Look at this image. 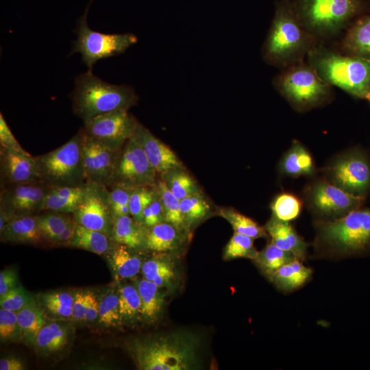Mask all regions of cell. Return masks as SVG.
<instances>
[{"label":"cell","instance_id":"6","mask_svg":"<svg viewBox=\"0 0 370 370\" xmlns=\"http://www.w3.org/2000/svg\"><path fill=\"white\" fill-rule=\"evenodd\" d=\"M72 100L73 112L85 123L110 112L129 110L138 97L130 86L109 84L87 71L77 77Z\"/></svg>","mask_w":370,"mask_h":370},{"label":"cell","instance_id":"22","mask_svg":"<svg viewBox=\"0 0 370 370\" xmlns=\"http://www.w3.org/2000/svg\"><path fill=\"white\" fill-rule=\"evenodd\" d=\"M278 171L280 174L293 178L312 177L317 172L311 153L297 140L293 141L290 148L282 156Z\"/></svg>","mask_w":370,"mask_h":370},{"label":"cell","instance_id":"48","mask_svg":"<svg viewBox=\"0 0 370 370\" xmlns=\"http://www.w3.org/2000/svg\"><path fill=\"white\" fill-rule=\"evenodd\" d=\"M164 221H165L164 208L155 185L153 199L143 212V224L146 227H151Z\"/></svg>","mask_w":370,"mask_h":370},{"label":"cell","instance_id":"15","mask_svg":"<svg viewBox=\"0 0 370 370\" xmlns=\"http://www.w3.org/2000/svg\"><path fill=\"white\" fill-rule=\"evenodd\" d=\"M49 188L41 181L1 186L0 211L12 218L38 214Z\"/></svg>","mask_w":370,"mask_h":370},{"label":"cell","instance_id":"14","mask_svg":"<svg viewBox=\"0 0 370 370\" xmlns=\"http://www.w3.org/2000/svg\"><path fill=\"white\" fill-rule=\"evenodd\" d=\"M139 122L128 110H115L84 123V131L90 138L119 151L134 134Z\"/></svg>","mask_w":370,"mask_h":370},{"label":"cell","instance_id":"30","mask_svg":"<svg viewBox=\"0 0 370 370\" xmlns=\"http://www.w3.org/2000/svg\"><path fill=\"white\" fill-rule=\"evenodd\" d=\"M141 273L143 278L163 288L172 284L175 278V267L169 254L163 253L145 260Z\"/></svg>","mask_w":370,"mask_h":370},{"label":"cell","instance_id":"3","mask_svg":"<svg viewBox=\"0 0 370 370\" xmlns=\"http://www.w3.org/2000/svg\"><path fill=\"white\" fill-rule=\"evenodd\" d=\"M314 227V246L323 257L370 256V208H358L332 221L317 219Z\"/></svg>","mask_w":370,"mask_h":370},{"label":"cell","instance_id":"5","mask_svg":"<svg viewBox=\"0 0 370 370\" xmlns=\"http://www.w3.org/2000/svg\"><path fill=\"white\" fill-rule=\"evenodd\" d=\"M292 5L302 26L321 42L345 32L368 11L364 0H296Z\"/></svg>","mask_w":370,"mask_h":370},{"label":"cell","instance_id":"41","mask_svg":"<svg viewBox=\"0 0 370 370\" xmlns=\"http://www.w3.org/2000/svg\"><path fill=\"white\" fill-rule=\"evenodd\" d=\"M98 300V323L108 328L121 325L118 291L113 288L108 290Z\"/></svg>","mask_w":370,"mask_h":370},{"label":"cell","instance_id":"25","mask_svg":"<svg viewBox=\"0 0 370 370\" xmlns=\"http://www.w3.org/2000/svg\"><path fill=\"white\" fill-rule=\"evenodd\" d=\"M147 227L130 215L114 218L112 240L136 251L145 249Z\"/></svg>","mask_w":370,"mask_h":370},{"label":"cell","instance_id":"54","mask_svg":"<svg viewBox=\"0 0 370 370\" xmlns=\"http://www.w3.org/2000/svg\"><path fill=\"white\" fill-rule=\"evenodd\" d=\"M25 368L23 362L16 357L10 356L0 360L1 370H23Z\"/></svg>","mask_w":370,"mask_h":370},{"label":"cell","instance_id":"36","mask_svg":"<svg viewBox=\"0 0 370 370\" xmlns=\"http://www.w3.org/2000/svg\"><path fill=\"white\" fill-rule=\"evenodd\" d=\"M217 212L231 225L234 232L254 239L269 236L264 227L234 208H220Z\"/></svg>","mask_w":370,"mask_h":370},{"label":"cell","instance_id":"28","mask_svg":"<svg viewBox=\"0 0 370 370\" xmlns=\"http://www.w3.org/2000/svg\"><path fill=\"white\" fill-rule=\"evenodd\" d=\"M114 244L112 238L106 234L77 223L74 236L66 246L103 255L108 254Z\"/></svg>","mask_w":370,"mask_h":370},{"label":"cell","instance_id":"40","mask_svg":"<svg viewBox=\"0 0 370 370\" xmlns=\"http://www.w3.org/2000/svg\"><path fill=\"white\" fill-rule=\"evenodd\" d=\"M37 214L40 230L45 241L52 242L73 219L72 214L43 211Z\"/></svg>","mask_w":370,"mask_h":370},{"label":"cell","instance_id":"39","mask_svg":"<svg viewBox=\"0 0 370 370\" xmlns=\"http://www.w3.org/2000/svg\"><path fill=\"white\" fill-rule=\"evenodd\" d=\"M156 188L160 195L164 208L165 221L171 223L179 230L188 232L180 209V200L167 188L161 180H157Z\"/></svg>","mask_w":370,"mask_h":370},{"label":"cell","instance_id":"8","mask_svg":"<svg viewBox=\"0 0 370 370\" xmlns=\"http://www.w3.org/2000/svg\"><path fill=\"white\" fill-rule=\"evenodd\" d=\"M81 128L66 143L43 155L34 156L41 182L50 187L80 186L86 184Z\"/></svg>","mask_w":370,"mask_h":370},{"label":"cell","instance_id":"33","mask_svg":"<svg viewBox=\"0 0 370 370\" xmlns=\"http://www.w3.org/2000/svg\"><path fill=\"white\" fill-rule=\"evenodd\" d=\"M16 314L21 340L32 345L36 335L46 323L45 314L34 299Z\"/></svg>","mask_w":370,"mask_h":370},{"label":"cell","instance_id":"52","mask_svg":"<svg viewBox=\"0 0 370 370\" xmlns=\"http://www.w3.org/2000/svg\"><path fill=\"white\" fill-rule=\"evenodd\" d=\"M86 304L85 309L84 321L85 323H92L97 320L99 313V300L95 294L90 291H86Z\"/></svg>","mask_w":370,"mask_h":370},{"label":"cell","instance_id":"1","mask_svg":"<svg viewBox=\"0 0 370 370\" xmlns=\"http://www.w3.org/2000/svg\"><path fill=\"white\" fill-rule=\"evenodd\" d=\"M323 42L299 21L290 0L276 3L274 16L261 49L268 64L281 70L305 60L308 52Z\"/></svg>","mask_w":370,"mask_h":370},{"label":"cell","instance_id":"18","mask_svg":"<svg viewBox=\"0 0 370 370\" xmlns=\"http://www.w3.org/2000/svg\"><path fill=\"white\" fill-rule=\"evenodd\" d=\"M133 137L143 148L157 173L184 166L175 152L141 123H138Z\"/></svg>","mask_w":370,"mask_h":370},{"label":"cell","instance_id":"19","mask_svg":"<svg viewBox=\"0 0 370 370\" xmlns=\"http://www.w3.org/2000/svg\"><path fill=\"white\" fill-rule=\"evenodd\" d=\"M271 242L278 247L291 252L301 261L306 258L308 244L297 232L290 222L271 216L264 225Z\"/></svg>","mask_w":370,"mask_h":370},{"label":"cell","instance_id":"20","mask_svg":"<svg viewBox=\"0 0 370 370\" xmlns=\"http://www.w3.org/2000/svg\"><path fill=\"white\" fill-rule=\"evenodd\" d=\"M146 227L145 249L160 254H170L179 250L188 236L166 221Z\"/></svg>","mask_w":370,"mask_h":370},{"label":"cell","instance_id":"24","mask_svg":"<svg viewBox=\"0 0 370 370\" xmlns=\"http://www.w3.org/2000/svg\"><path fill=\"white\" fill-rule=\"evenodd\" d=\"M1 241L37 244L45 241L38 227L37 214L15 217L0 232Z\"/></svg>","mask_w":370,"mask_h":370},{"label":"cell","instance_id":"2","mask_svg":"<svg viewBox=\"0 0 370 370\" xmlns=\"http://www.w3.org/2000/svg\"><path fill=\"white\" fill-rule=\"evenodd\" d=\"M199 347L194 334L175 331L135 339L128 351L140 370H189L197 366Z\"/></svg>","mask_w":370,"mask_h":370},{"label":"cell","instance_id":"43","mask_svg":"<svg viewBox=\"0 0 370 370\" xmlns=\"http://www.w3.org/2000/svg\"><path fill=\"white\" fill-rule=\"evenodd\" d=\"M154 186H139L132 188L130 190V215L141 224H143V212L153 199Z\"/></svg>","mask_w":370,"mask_h":370},{"label":"cell","instance_id":"11","mask_svg":"<svg viewBox=\"0 0 370 370\" xmlns=\"http://www.w3.org/2000/svg\"><path fill=\"white\" fill-rule=\"evenodd\" d=\"M156 174L143 148L132 136L118 151L107 187H153L156 184Z\"/></svg>","mask_w":370,"mask_h":370},{"label":"cell","instance_id":"27","mask_svg":"<svg viewBox=\"0 0 370 370\" xmlns=\"http://www.w3.org/2000/svg\"><path fill=\"white\" fill-rule=\"evenodd\" d=\"M312 270L295 259L280 268L270 280L280 291L291 293L302 287L312 277Z\"/></svg>","mask_w":370,"mask_h":370},{"label":"cell","instance_id":"26","mask_svg":"<svg viewBox=\"0 0 370 370\" xmlns=\"http://www.w3.org/2000/svg\"><path fill=\"white\" fill-rule=\"evenodd\" d=\"M136 251H138L115 243L108 253V260L116 279L132 278L141 271L144 262Z\"/></svg>","mask_w":370,"mask_h":370},{"label":"cell","instance_id":"38","mask_svg":"<svg viewBox=\"0 0 370 370\" xmlns=\"http://www.w3.org/2000/svg\"><path fill=\"white\" fill-rule=\"evenodd\" d=\"M270 208L273 217L283 221L290 222L297 219L301 214L303 202L295 194L282 192L273 198Z\"/></svg>","mask_w":370,"mask_h":370},{"label":"cell","instance_id":"47","mask_svg":"<svg viewBox=\"0 0 370 370\" xmlns=\"http://www.w3.org/2000/svg\"><path fill=\"white\" fill-rule=\"evenodd\" d=\"M79 200L60 197L53 193L50 187L44 199L42 211L72 214Z\"/></svg>","mask_w":370,"mask_h":370},{"label":"cell","instance_id":"49","mask_svg":"<svg viewBox=\"0 0 370 370\" xmlns=\"http://www.w3.org/2000/svg\"><path fill=\"white\" fill-rule=\"evenodd\" d=\"M0 146L27 153L16 139L1 112L0 113Z\"/></svg>","mask_w":370,"mask_h":370},{"label":"cell","instance_id":"9","mask_svg":"<svg viewBox=\"0 0 370 370\" xmlns=\"http://www.w3.org/2000/svg\"><path fill=\"white\" fill-rule=\"evenodd\" d=\"M88 10V7L79 20L77 38L71 52L79 53L88 71H92L97 61L123 53L137 42L138 38L132 33L104 34L92 30L87 23Z\"/></svg>","mask_w":370,"mask_h":370},{"label":"cell","instance_id":"29","mask_svg":"<svg viewBox=\"0 0 370 370\" xmlns=\"http://www.w3.org/2000/svg\"><path fill=\"white\" fill-rule=\"evenodd\" d=\"M135 286L141 299L142 318L147 322H154L158 319L164 303L162 288L145 278L138 280Z\"/></svg>","mask_w":370,"mask_h":370},{"label":"cell","instance_id":"42","mask_svg":"<svg viewBox=\"0 0 370 370\" xmlns=\"http://www.w3.org/2000/svg\"><path fill=\"white\" fill-rule=\"evenodd\" d=\"M254 241V238L251 237L234 232L225 247L223 258L232 260L244 258L255 260L259 251L255 248Z\"/></svg>","mask_w":370,"mask_h":370},{"label":"cell","instance_id":"7","mask_svg":"<svg viewBox=\"0 0 370 370\" xmlns=\"http://www.w3.org/2000/svg\"><path fill=\"white\" fill-rule=\"evenodd\" d=\"M273 86L297 112L324 106L334 99L333 86L304 60L281 70Z\"/></svg>","mask_w":370,"mask_h":370},{"label":"cell","instance_id":"31","mask_svg":"<svg viewBox=\"0 0 370 370\" xmlns=\"http://www.w3.org/2000/svg\"><path fill=\"white\" fill-rule=\"evenodd\" d=\"M38 304L44 314L59 320L73 319L74 293L69 291H53L40 294Z\"/></svg>","mask_w":370,"mask_h":370},{"label":"cell","instance_id":"50","mask_svg":"<svg viewBox=\"0 0 370 370\" xmlns=\"http://www.w3.org/2000/svg\"><path fill=\"white\" fill-rule=\"evenodd\" d=\"M18 278L15 269L8 268L0 272V297L18 285Z\"/></svg>","mask_w":370,"mask_h":370},{"label":"cell","instance_id":"37","mask_svg":"<svg viewBox=\"0 0 370 370\" xmlns=\"http://www.w3.org/2000/svg\"><path fill=\"white\" fill-rule=\"evenodd\" d=\"M117 291L122 323H133L142 318L141 299L136 286L122 284Z\"/></svg>","mask_w":370,"mask_h":370},{"label":"cell","instance_id":"17","mask_svg":"<svg viewBox=\"0 0 370 370\" xmlns=\"http://www.w3.org/2000/svg\"><path fill=\"white\" fill-rule=\"evenodd\" d=\"M1 186L40 181L34 157L0 146Z\"/></svg>","mask_w":370,"mask_h":370},{"label":"cell","instance_id":"13","mask_svg":"<svg viewBox=\"0 0 370 370\" xmlns=\"http://www.w3.org/2000/svg\"><path fill=\"white\" fill-rule=\"evenodd\" d=\"M72 216L77 224L103 232L112 238L114 218L110 190L106 185L86 182L82 196Z\"/></svg>","mask_w":370,"mask_h":370},{"label":"cell","instance_id":"32","mask_svg":"<svg viewBox=\"0 0 370 370\" xmlns=\"http://www.w3.org/2000/svg\"><path fill=\"white\" fill-rule=\"evenodd\" d=\"M180 209L188 232L212 214V208L203 192L180 200Z\"/></svg>","mask_w":370,"mask_h":370},{"label":"cell","instance_id":"21","mask_svg":"<svg viewBox=\"0 0 370 370\" xmlns=\"http://www.w3.org/2000/svg\"><path fill=\"white\" fill-rule=\"evenodd\" d=\"M73 328L65 320L46 322L32 345L40 354L48 356L62 351L71 340Z\"/></svg>","mask_w":370,"mask_h":370},{"label":"cell","instance_id":"51","mask_svg":"<svg viewBox=\"0 0 370 370\" xmlns=\"http://www.w3.org/2000/svg\"><path fill=\"white\" fill-rule=\"evenodd\" d=\"M86 304V291H77L74 293L73 305V319L77 322H84Z\"/></svg>","mask_w":370,"mask_h":370},{"label":"cell","instance_id":"46","mask_svg":"<svg viewBox=\"0 0 370 370\" xmlns=\"http://www.w3.org/2000/svg\"><path fill=\"white\" fill-rule=\"evenodd\" d=\"M131 189L113 186L110 190V201L114 218L130 215L129 199Z\"/></svg>","mask_w":370,"mask_h":370},{"label":"cell","instance_id":"10","mask_svg":"<svg viewBox=\"0 0 370 370\" xmlns=\"http://www.w3.org/2000/svg\"><path fill=\"white\" fill-rule=\"evenodd\" d=\"M323 173V179L353 195L366 197L370 191V158L360 149L339 154Z\"/></svg>","mask_w":370,"mask_h":370},{"label":"cell","instance_id":"35","mask_svg":"<svg viewBox=\"0 0 370 370\" xmlns=\"http://www.w3.org/2000/svg\"><path fill=\"white\" fill-rule=\"evenodd\" d=\"M295 259L297 258L293 254L278 247L270 241L261 251L258 252L253 261L262 273L270 280L280 268Z\"/></svg>","mask_w":370,"mask_h":370},{"label":"cell","instance_id":"23","mask_svg":"<svg viewBox=\"0 0 370 370\" xmlns=\"http://www.w3.org/2000/svg\"><path fill=\"white\" fill-rule=\"evenodd\" d=\"M340 46L342 52L370 61V14H364L351 23Z\"/></svg>","mask_w":370,"mask_h":370},{"label":"cell","instance_id":"16","mask_svg":"<svg viewBox=\"0 0 370 370\" xmlns=\"http://www.w3.org/2000/svg\"><path fill=\"white\" fill-rule=\"evenodd\" d=\"M117 153L84 132L82 154L86 182L107 186Z\"/></svg>","mask_w":370,"mask_h":370},{"label":"cell","instance_id":"53","mask_svg":"<svg viewBox=\"0 0 370 370\" xmlns=\"http://www.w3.org/2000/svg\"><path fill=\"white\" fill-rule=\"evenodd\" d=\"M76 225L77 223L74 219H73L64 231L60 234L51 243L55 245L66 246L74 236Z\"/></svg>","mask_w":370,"mask_h":370},{"label":"cell","instance_id":"34","mask_svg":"<svg viewBox=\"0 0 370 370\" xmlns=\"http://www.w3.org/2000/svg\"><path fill=\"white\" fill-rule=\"evenodd\" d=\"M160 177L170 191L180 200L202 192L199 185L184 166L169 169L161 173Z\"/></svg>","mask_w":370,"mask_h":370},{"label":"cell","instance_id":"44","mask_svg":"<svg viewBox=\"0 0 370 370\" xmlns=\"http://www.w3.org/2000/svg\"><path fill=\"white\" fill-rule=\"evenodd\" d=\"M0 339L1 342L21 340L20 328L16 312L0 309Z\"/></svg>","mask_w":370,"mask_h":370},{"label":"cell","instance_id":"45","mask_svg":"<svg viewBox=\"0 0 370 370\" xmlns=\"http://www.w3.org/2000/svg\"><path fill=\"white\" fill-rule=\"evenodd\" d=\"M32 299L25 288L17 286L0 297V306L1 308L17 313Z\"/></svg>","mask_w":370,"mask_h":370},{"label":"cell","instance_id":"12","mask_svg":"<svg viewBox=\"0 0 370 370\" xmlns=\"http://www.w3.org/2000/svg\"><path fill=\"white\" fill-rule=\"evenodd\" d=\"M310 210L317 219L332 221L360 208L365 197L345 191L325 179L316 181L305 190Z\"/></svg>","mask_w":370,"mask_h":370},{"label":"cell","instance_id":"4","mask_svg":"<svg viewBox=\"0 0 370 370\" xmlns=\"http://www.w3.org/2000/svg\"><path fill=\"white\" fill-rule=\"evenodd\" d=\"M306 61L327 83L370 104V61L323 42L308 52Z\"/></svg>","mask_w":370,"mask_h":370}]
</instances>
